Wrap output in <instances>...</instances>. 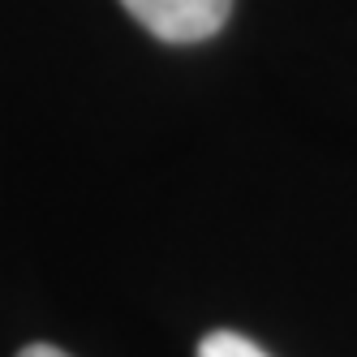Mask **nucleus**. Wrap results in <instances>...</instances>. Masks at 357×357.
Returning a JSON list of instances; mask_svg holds the SVG:
<instances>
[{
    "label": "nucleus",
    "mask_w": 357,
    "mask_h": 357,
    "mask_svg": "<svg viewBox=\"0 0 357 357\" xmlns=\"http://www.w3.org/2000/svg\"><path fill=\"white\" fill-rule=\"evenodd\" d=\"M121 5L164 43H198L228 22L233 0H121Z\"/></svg>",
    "instance_id": "f257e3e1"
},
{
    "label": "nucleus",
    "mask_w": 357,
    "mask_h": 357,
    "mask_svg": "<svg viewBox=\"0 0 357 357\" xmlns=\"http://www.w3.org/2000/svg\"><path fill=\"white\" fill-rule=\"evenodd\" d=\"M198 357H267V353L237 331H211V336H202Z\"/></svg>",
    "instance_id": "f03ea898"
},
{
    "label": "nucleus",
    "mask_w": 357,
    "mask_h": 357,
    "mask_svg": "<svg viewBox=\"0 0 357 357\" xmlns=\"http://www.w3.org/2000/svg\"><path fill=\"white\" fill-rule=\"evenodd\" d=\"M17 357H69V353H61V349H52V344H26Z\"/></svg>",
    "instance_id": "7ed1b4c3"
}]
</instances>
